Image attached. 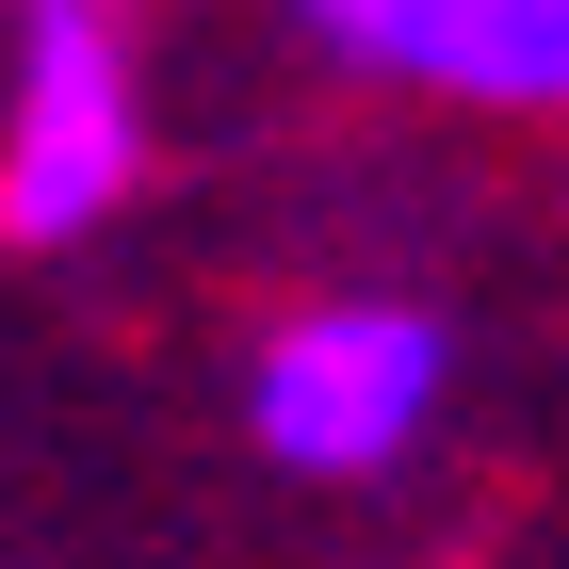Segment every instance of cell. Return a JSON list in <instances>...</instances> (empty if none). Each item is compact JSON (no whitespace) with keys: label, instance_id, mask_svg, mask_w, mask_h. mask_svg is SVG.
<instances>
[{"label":"cell","instance_id":"cell-1","mask_svg":"<svg viewBox=\"0 0 569 569\" xmlns=\"http://www.w3.org/2000/svg\"><path fill=\"white\" fill-rule=\"evenodd\" d=\"M147 163V98L98 0H17V82H0V244H82L114 228Z\"/></svg>","mask_w":569,"mask_h":569},{"label":"cell","instance_id":"cell-2","mask_svg":"<svg viewBox=\"0 0 569 569\" xmlns=\"http://www.w3.org/2000/svg\"><path fill=\"white\" fill-rule=\"evenodd\" d=\"M439 375H456V342H439V309H391V293H342V309H293L261 342V375H244V423H261L277 472H391L407 439L439 423Z\"/></svg>","mask_w":569,"mask_h":569},{"label":"cell","instance_id":"cell-3","mask_svg":"<svg viewBox=\"0 0 569 569\" xmlns=\"http://www.w3.org/2000/svg\"><path fill=\"white\" fill-rule=\"evenodd\" d=\"M293 17L375 82H439V98H488V114H569V0H293Z\"/></svg>","mask_w":569,"mask_h":569}]
</instances>
